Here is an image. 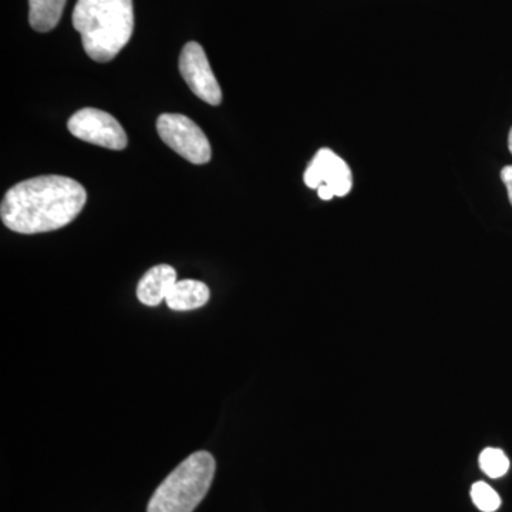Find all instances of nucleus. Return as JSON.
<instances>
[{
    "label": "nucleus",
    "mask_w": 512,
    "mask_h": 512,
    "mask_svg": "<svg viewBox=\"0 0 512 512\" xmlns=\"http://www.w3.org/2000/svg\"><path fill=\"white\" fill-rule=\"evenodd\" d=\"M86 202V188L76 180L42 175L10 188L3 197L0 217L10 231L45 234L76 220Z\"/></svg>",
    "instance_id": "f257e3e1"
},
{
    "label": "nucleus",
    "mask_w": 512,
    "mask_h": 512,
    "mask_svg": "<svg viewBox=\"0 0 512 512\" xmlns=\"http://www.w3.org/2000/svg\"><path fill=\"white\" fill-rule=\"evenodd\" d=\"M73 26L90 59L110 62L133 36V0H77Z\"/></svg>",
    "instance_id": "f03ea898"
},
{
    "label": "nucleus",
    "mask_w": 512,
    "mask_h": 512,
    "mask_svg": "<svg viewBox=\"0 0 512 512\" xmlns=\"http://www.w3.org/2000/svg\"><path fill=\"white\" fill-rule=\"evenodd\" d=\"M215 468V458L208 451L191 454L160 484L147 512L194 511L210 491Z\"/></svg>",
    "instance_id": "7ed1b4c3"
},
{
    "label": "nucleus",
    "mask_w": 512,
    "mask_h": 512,
    "mask_svg": "<svg viewBox=\"0 0 512 512\" xmlns=\"http://www.w3.org/2000/svg\"><path fill=\"white\" fill-rule=\"evenodd\" d=\"M158 136L171 150L192 164L211 160L210 141L197 124L183 114H161L157 120Z\"/></svg>",
    "instance_id": "20e7f679"
},
{
    "label": "nucleus",
    "mask_w": 512,
    "mask_h": 512,
    "mask_svg": "<svg viewBox=\"0 0 512 512\" xmlns=\"http://www.w3.org/2000/svg\"><path fill=\"white\" fill-rule=\"evenodd\" d=\"M303 181L306 187L318 190L319 198L323 201L345 197L353 187L349 165L329 148H322L316 153L306 168Z\"/></svg>",
    "instance_id": "39448f33"
},
{
    "label": "nucleus",
    "mask_w": 512,
    "mask_h": 512,
    "mask_svg": "<svg viewBox=\"0 0 512 512\" xmlns=\"http://www.w3.org/2000/svg\"><path fill=\"white\" fill-rule=\"evenodd\" d=\"M70 133L79 140L109 150H124L127 134L119 121L106 111L83 109L74 113L67 123Z\"/></svg>",
    "instance_id": "423d86ee"
},
{
    "label": "nucleus",
    "mask_w": 512,
    "mask_h": 512,
    "mask_svg": "<svg viewBox=\"0 0 512 512\" xmlns=\"http://www.w3.org/2000/svg\"><path fill=\"white\" fill-rule=\"evenodd\" d=\"M180 73L198 99L211 106L221 104L220 84L212 73L211 64L200 43L188 42L184 46L180 56Z\"/></svg>",
    "instance_id": "0eeeda50"
},
{
    "label": "nucleus",
    "mask_w": 512,
    "mask_h": 512,
    "mask_svg": "<svg viewBox=\"0 0 512 512\" xmlns=\"http://www.w3.org/2000/svg\"><path fill=\"white\" fill-rule=\"evenodd\" d=\"M177 282V271L173 266H154L137 286L138 301L146 306H158L167 299L168 293Z\"/></svg>",
    "instance_id": "6e6552de"
},
{
    "label": "nucleus",
    "mask_w": 512,
    "mask_h": 512,
    "mask_svg": "<svg viewBox=\"0 0 512 512\" xmlns=\"http://www.w3.org/2000/svg\"><path fill=\"white\" fill-rule=\"evenodd\" d=\"M210 288L204 282L194 281V279H184L178 281L168 293L165 303L168 308L177 312L194 311L202 308L210 301Z\"/></svg>",
    "instance_id": "1a4fd4ad"
},
{
    "label": "nucleus",
    "mask_w": 512,
    "mask_h": 512,
    "mask_svg": "<svg viewBox=\"0 0 512 512\" xmlns=\"http://www.w3.org/2000/svg\"><path fill=\"white\" fill-rule=\"evenodd\" d=\"M66 0H29V22L36 32H50L62 19Z\"/></svg>",
    "instance_id": "9d476101"
},
{
    "label": "nucleus",
    "mask_w": 512,
    "mask_h": 512,
    "mask_svg": "<svg viewBox=\"0 0 512 512\" xmlns=\"http://www.w3.org/2000/svg\"><path fill=\"white\" fill-rule=\"evenodd\" d=\"M481 470L490 478H501L510 470V458L501 448L488 447L481 451L478 458Z\"/></svg>",
    "instance_id": "9b49d317"
},
{
    "label": "nucleus",
    "mask_w": 512,
    "mask_h": 512,
    "mask_svg": "<svg viewBox=\"0 0 512 512\" xmlns=\"http://www.w3.org/2000/svg\"><path fill=\"white\" fill-rule=\"evenodd\" d=\"M471 500L478 510L483 512H495L501 507V498L491 485L478 481L471 487Z\"/></svg>",
    "instance_id": "f8f14e48"
},
{
    "label": "nucleus",
    "mask_w": 512,
    "mask_h": 512,
    "mask_svg": "<svg viewBox=\"0 0 512 512\" xmlns=\"http://www.w3.org/2000/svg\"><path fill=\"white\" fill-rule=\"evenodd\" d=\"M501 180H503L505 187H507L508 198H510L512 205V165H507V167L501 170Z\"/></svg>",
    "instance_id": "ddd939ff"
},
{
    "label": "nucleus",
    "mask_w": 512,
    "mask_h": 512,
    "mask_svg": "<svg viewBox=\"0 0 512 512\" xmlns=\"http://www.w3.org/2000/svg\"><path fill=\"white\" fill-rule=\"evenodd\" d=\"M508 148H510L511 154H512V128L510 131V136H508Z\"/></svg>",
    "instance_id": "4468645a"
}]
</instances>
